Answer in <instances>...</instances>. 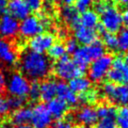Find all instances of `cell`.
<instances>
[{
  "mask_svg": "<svg viewBox=\"0 0 128 128\" xmlns=\"http://www.w3.org/2000/svg\"><path fill=\"white\" fill-rule=\"evenodd\" d=\"M61 15L63 17V19L69 24L70 26L74 29L77 28L81 26L80 24V16L78 15V12L76 10L74 7L72 6H65L61 10Z\"/></svg>",
  "mask_w": 128,
  "mask_h": 128,
  "instance_id": "19",
  "label": "cell"
},
{
  "mask_svg": "<svg viewBox=\"0 0 128 128\" xmlns=\"http://www.w3.org/2000/svg\"><path fill=\"white\" fill-rule=\"evenodd\" d=\"M10 110V108L8 104V99L3 96H0V117L8 115Z\"/></svg>",
  "mask_w": 128,
  "mask_h": 128,
  "instance_id": "34",
  "label": "cell"
},
{
  "mask_svg": "<svg viewBox=\"0 0 128 128\" xmlns=\"http://www.w3.org/2000/svg\"><path fill=\"white\" fill-rule=\"evenodd\" d=\"M8 14L14 17L17 20H24L29 16L30 10L28 8V5L26 4L24 0H10L8 3Z\"/></svg>",
  "mask_w": 128,
  "mask_h": 128,
  "instance_id": "13",
  "label": "cell"
},
{
  "mask_svg": "<svg viewBox=\"0 0 128 128\" xmlns=\"http://www.w3.org/2000/svg\"><path fill=\"white\" fill-rule=\"evenodd\" d=\"M1 65H2V62H0V67H1Z\"/></svg>",
  "mask_w": 128,
  "mask_h": 128,
  "instance_id": "51",
  "label": "cell"
},
{
  "mask_svg": "<svg viewBox=\"0 0 128 128\" xmlns=\"http://www.w3.org/2000/svg\"><path fill=\"white\" fill-rule=\"evenodd\" d=\"M122 15L120 12L116 7L109 4L106 10L101 14V24L106 32L115 34L122 28Z\"/></svg>",
  "mask_w": 128,
  "mask_h": 128,
  "instance_id": "5",
  "label": "cell"
},
{
  "mask_svg": "<svg viewBox=\"0 0 128 128\" xmlns=\"http://www.w3.org/2000/svg\"><path fill=\"white\" fill-rule=\"evenodd\" d=\"M31 127L49 128L53 122V118L49 113L46 104H38L31 108Z\"/></svg>",
  "mask_w": 128,
  "mask_h": 128,
  "instance_id": "8",
  "label": "cell"
},
{
  "mask_svg": "<svg viewBox=\"0 0 128 128\" xmlns=\"http://www.w3.org/2000/svg\"><path fill=\"white\" fill-rule=\"evenodd\" d=\"M56 96V83L52 79L42 81L40 84V99L44 102H50Z\"/></svg>",
  "mask_w": 128,
  "mask_h": 128,
  "instance_id": "18",
  "label": "cell"
},
{
  "mask_svg": "<svg viewBox=\"0 0 128 128\" xmlns=\"http://www.w3.org/2000/svg\"><path fill=\"white\" fill-rule=\"evenodd\" d=\"M6 84H7V80H6L5 74H3V72L0 70V94L5 90Z\"/></svg>",
  "mask_w": 128,
  "mask_h": 128,
  "instance_id": "40",
  "label": "cell"
},
{
  "mask_svg": "<svg viewBox=\"0 0 128 128\" xmlns=\"http://www.w3.org/2000/svg\"><path fill=\"white\" fill-rule=\"evenodd\" d=\"M29 80L20 72H13L8 77L6 88L10 96L26 98L29 90Z\"/></svg>",
  "mask_w": 128,
  "mask_h": 128,
  "instance_id": "6",
  "label": "cell"
},
{
  "mask_svg": "<svg viewBox=\"0 0 128 128\" xmlns=\"http://www.w3.org/2000/svg\"><path fill=\"white\" fill-rule=\"evenodd\" d=\"M97 128H118L115 119H104L100 120L97 124Z\"/></svg>",
  "mask_w": 128,
  "mask_h": 128,
  "instance_id": "35",
  "label": "cell"
},
{
  "mask_svg": "<svg viewBox=\"0 0 128 128\" xmlns=\"http://www.w3.org/2000/svg\"><path fill=\"white\" fill-rule=\"evenodd\" d=\"M117 38L119 42V49L124 52L128 51V28L122 29Z\"/></svg>",
  "mask_w": 128,
  "mask_h": 128,
  "instance_id": "29",
  "label": "cell"
},
{
  "mask_svg": "<svg viewBox=\"0 0 128 128\" xmlns=\"http://www.w3.org/2000/svg\"><path fill=\"white\" fill-rule=\"evenodd\" d=\"M49 56L52 60H60V58H62L64 55H66V51H65V47L64 44H60V42H56L54 44L50 47V49L47 51Z\"/></svg>",
  "mask_w": 128,
  "mask_h": 128,
  "instance_id": "27",
  "label": "cell"
},
{
  "mask_svg": "<svg viewBox=\"0 0 128 128\" xmlns=\"http://www.w3.org/2000/svg\"><path fill=\"white\" fill-rule=\"evenodd\" d=\"M69 88H71V90L74 93H84L88 92V90H90L92 87V81L85 77V76H79L74 79L69 81Z\"/></svg>",
  "mask_w": 128,
  "mask_h": 128,
  "instance_id": "20",
  "label": "cell"
},
{
  "mask_svg": "<svg viewBox=\"0 0 128 128\" xmlns=\"http://www.w3.org/2000/svg\"><path fill=\"white\" fill-rule=\"evenodd\" d=\"M106 49L103 42L99 39L90 45H83L78 47L74 53V62L78 66L80 70L86 72L88 65L93 60L104 56Z\"/></svg>",
  "mask_w": 128,
  "mask_h": 128,
  "instance_id": "2",
  "label": "cell"
},
{
  "mask_svg": "<svg viewBox=\"0 0 128 128\" xmlns=\"http://www.w3.org/2000/svg\"><path fill=\"white\" fill-rule=\"evenodd\" d=\"M98 2H103V1H106V0H97Z\"/></svg>",
  "mask_w": 128,
  "mask_h": 128,
  "instance_id": "49",
  "label": "cell"
},
{
  "mask_svg": "<svg viewBox=\"0 0 128 128\" xmlns=\"http://www.w3.org/2000/svg\"><path fill=\"white\" fill-rule=\"evenodd\" d=\"M55 128H72V125L66 120H60L56 122Z\"/></svg>",
  "mask_w": 128,
  "mask_h": 128,
  "instance_id": "39",
  "label": "cell"
},
{
  "mask_svg": "<svg viewBox=\"0 0 128 128\" xmlns=\"http://www.w3.org/2000/svg\"><path fill=\"white\" fill-rule=\"evenodd\" d=\"M19 32V22L8 13H5L0 18V38L10 39Z\"/></svg>",
  "mask_w": 128,
  "mask_h": 128,
  "instance_id": "11",
  "label": "cell"
},
{
  "mask_svg": "<svg viewBox=\"0 0 128 128\" xmlns=\"http://www.w3.org/2000/svg\"><path fill=\"white\" fill-rule=\"evenodd\" d=\"M56 95L61 100H63L68 106H76L78 104V96L71 90L67 83L60 81L56 83Z\"/></svg>",
  "mask_w": 128,
  "mask_h": 128,
  "instance_id": "15",
  "label": "cell"
},
{
  "mask_svg": "<svg viewBox=\"0 0 128 128\" xmlns=\"http://www.w3.org/2000/svg\"><path fill=\"white\" fill-rule=\"evenodd\" d=\"M99 96L98 92L94 90H88V92L81 93L78 96V102H81L83 104H93L98 100Z\"/></svg>",
  "mask_w": 128,
  "mask_h": 128,
  "instance_id": "28",
  "label": "cell"
},
{
  "mask_svg": "<svg viewBox=\"0 0 128 128\" xmlns=\"http://www.w3.org/2000/svg\"><path fill=\"white\" fill-rule=\"evenodd\" d=\"M95 29H97V31L99 32L100 34H102V35H103L104 32H106V29H104V26H102L101 24H97V26L95 28ZM97 31H96V32H97Z\"/></svg>",
  "mask_w": 128,
  "mask_h": 128,
  "instance_id": "43",
  "label": "cell"
},
{
  "mask_svg": "<svg viewBox=\"0 0 128 128\" xmlns=\"http://www.w3.org/2000/svg\"><path fill=\"white\" fill-rule=\"evenodd\" d=\"M31 120V108H22L14 110L10 118V122L13 125L28 124Z\"/></svg>",
  "mask_w": 128,
  "mask_h": 128,
  "instance_id": "21",
  "label": "cell"
},
{
  "mask_svg": "<svg viewBox=\"0 0 128 128\" xmlns=\"http://www.w3.org/2000/svg\"><path fill=\"white\" fill-rule=\"evenodd\" d=\"M28 96L33 102H36L40 99V84L38 82L34 81L30 84Z\"/></svg>",
  "mask_w": 128,
  "mask_h": 128,
  "instance_id": "30",
  "label": "cell"
},
{
  "mask_svg": "<svg viewBox=\"0 0 128 128\" xmlns=\"http://www.w3.org/2000/svg\"><path fill=\"white\" fill-rule=\"evenodd\" d=\"M122 15V22L128 26V7H126Z\"/></svg>",
  "mask_w": 128,
  "mask_h": 128,
  "instance_id": "42",
  "label": "cell"
},
{
  "mask_svg": "<svg viewBox=\"0 0 128 128\" xmlns=\"http://www.w3.org/2000/svg\"><path fill=\"white\" fill-rule=\"evenodd\" d=\"M12 128H32L28 124H22V125H13Z\"/></svg>",
  "mask_w": 128,
  "mask_h": 128,
  "instance_id": "44",
  "label": "cell"
},
{
  "mask_svg": "<svg viewBox=\"0 0 128 128\" xmlns=\"http://www.w3.org/2000/svg\"><path fill=\"white\" fill-rule=\"evenodd\" d=\"M58 36H60V38H65L66 37V31L65 30H63V29H60V31H58Z\"/></svg>",
  "mask_w": 128,
  "mask_h": 128,
  "instance_id": "45",
  "label": "cell"
},
{
  "mask_svg": "<svg viewBox=\"0 0 128 128\" xmlns=\"http://www.w3.org/2000/svg\"><path fill=\"white\" fill-rule=\"evenodd\" d=\"M103 40H104V46L108 48L110 51H116L119 48L118 38L115 34H112L109 32H104L103 34Z\"/></svg>",
  "mask_w": 128,
  "mask_h": 128,
  "instance_id": "26",
  "label": "cell"
},
{
  "mask_svg": "<svg viewBox=\"0 0 128 128\" xmlns=\"http://www.w3.org/2000/svg\"><path fill=\"white\" fill-rule=\"evenodd\" d=\"M24 2L28 5V8L33 12L40 10L42 6V0H24Z\"/></svg>",
  "mask_w": 128,
  "mask_h": 128,
  "instance_id": "36",
  "label": "cell"
},
{
  "mask_svg": "<svg viewBox=\"0 0 128 128\" xmlns=\"http://www.w3.org/2000/svg\"><path fill=\"white\" fill-rule=\"evenodd\" d=\"M108 6H109V3H108V2H104V1H103V2H97L95 4V6H94V12L99 15V14H102L103 12L106 10V8H108Z\"/></svg>",
  "mask_w": 128,
  "mask_h": 128,
  "instance_id": "38",
  "label": "cell"
},
{
  "mask_svg": "<svg viewBox=\"0 0 128 128\" xmlns=\"http://www.w3.org/2000/svg\"><path fill=\"white\" fill-rule=\"evenodd\" d=\"M55 44V37L50 33H42L31 38L28 42V46L33 52L44 54Z\"/></svg>",
  "mask_w": 128,
  "mask_h": 128,
  "instance_id": "10",
  "label": "cell"
},
{
  "mask_svg": "<svg viewBox=\"0 0 128 128\" xmlns=\"http://www.w3.org/2000/svg\"><path fill=\"white\" fill-rule=\"evenodd\" d=\"M78 128H88V127H86V126H83V125H82V126H80V127H78Z\"/></svg>",
  "mask_w": 128,
  "mask_h": 128,
  "instance_id": "48",
  "label": "cell"
},
{
  "mask_svg": "<svg viewBox=\"0 0 128 128\" xmlns=\"http://www.w3.org/2000/svg\"><path fill=\"white\" fill-rule=\"evenodd\" d=\"M17 60V54L7 40L0 38V62L8 65L14 64Z\"/></svg>",
  "mask_w": 128,
  "mask_h": 128,
  "instance_id": "17",
  "label": "cell"
},
{
  "mask_svg": "<svg viewBox=\"0 0 128 128\" xmlns=\"http://www.w3.org/2000/svg\"><path fill=\"white\" fill-rule=\"evenodd\" d=\"M106 77L113 84H128V66L124 58L120 56L113 58L111 68L108 71Z\"/></svg>",
  "mask_w": 128,
  "mask_h": 128,
  "instance_id": "7",
  "label": "cell"
},
{
  "mask_svg": "<svg viewBox=\"0 0 128 128\" xmlns=\"http://www.w3.org/2000/svg\"><path fill=\"white\" fill-rule=\"evenodd\" d=\"M76 120L83 126H92L98 122L96 110L92 106H83L76 113Z\"/></svg>",
  "mask_w": 128,
  "mask_h": 128,
  "instance_id": "12",
  "label": "cell"
},
{
  "mask_svg": "<svg viewBox=\"0 0 128 128\" xmlns=\"http://www.w3.org/2000/svg\"><path fill=\"white\" fill-rule=\"evenodd\" d=\"M8 101L10 109H13V110H17L19 108H24V104H26V98H22V97L12 96L10 98H8Z\"/></svg>",
  "mask_w": 128,
  "mask_h": 128,
  "instance_id": "31",
  "label": "cell"
},
{
  "mask_svg": "<svg viewBox=\"0 0 128 128\" xmlns=\"http://www.w3.org/2000/svg\"><path fill=\"white\" fill-rule=\"evenodd\" d=\"M114 1H118V2H120V0H114Z\"/></svg>",
  "mask_w": 128,
  "mask_h": 128,
  "instance_id": "50",
  "label": "cell"
},
{
  "mask_svg": "<svg viewBox=\"0 0 128 128\" xmlns=\"http://www.w3.org/2000/svg\"><path fill=\"white\" fill-rule=\"evenodd\" d=\"M115 119L118 128H128V106H124L119 108Z\"/></svg>",
  "mask_w": 128,
  "mask_h": 128,
  "instance_id": "25",
  "label": "cell"
},
{
  "mask_svg": "<svg viewBox=\"0 0 128 128\" xmlns=\"http://www.w3.org/2000/svg\"><path fill=\"white\" fill-rule=\"evenodd\" d=\"M112 61V56L108 54L93 60L88 67V79L92 82H101L111 68Z\"/></svg>",
  "mask_w": 128,
  "mask_h": 128,
  "instance_id": "4",
  "label": "cell"
},
{
  "mask_svg": "<svg viewBox=\"0 0 128 128\" xmlns=\"http://www.w3.org/2000/svg\"><path fill=\"white\" fill-rule=\"evenodd\" d=\"M116 87V85L111 83V82H106L104 85H103V88H102V90L104 92V94L108 99L111 97L112 93L114 92V88Z\"/></svg>",
  "mask_w": 128,
  "mask_h": 128,
  "instance_id": "37",
  "label": "cell"
},
{
  "mask_svg": "<svg viewBox=\"0 0 128 128\" xmlns=\"http://www.w3.org/2000/svg\"><path fill=\"white\" fill-rule=\"evenodd\" d=\"M80 24L82 26L95 29L97 24H99V15L92 10H88L82 12L80 16Z\"/></svg>",
  "mask_w": 128,
  "mask_h": 128,
  "instance_id": "23",
  "label": "cell"
},
{
  "mask_svg": "<svg viewBox=\"0 0 128 128\" xmlns=\"http://www.w3.org/2000/svg\"><path fill=\"white\" fill-rule=\"evenodd\" d=\"M96 114L98 119L104 120V119H115L116 117V108L109 104H100L95 109Z\"/></svg>",
  "mask_w": 128,
  "mask_h": 128,
  "instance_id": "24",
  "label": "cell"
},
{
  "mask_svg": "<svg viewBox=\"0 0 128 128\" xmlns=\"http://www.w3.org/2000/svg\"><path fill=\"white\" fill-rule=\"evenodd\" d=\"M74 39L83 45H90L98 40V34L95 29L80 26L74 29Z\"/></svg>",
  "mask_w": 128,
  "mask_h": 128,
  "instance_id": "14",
  "label": "cell"
},
{
  "mask_svg": "<svg viewBox=\"0 0 128 128\" xmlns=\"http://www.w3.org/2000/svg\"><path fill=\"white\" fill-rule=\"evenodd\" d=\"M46 106L52 118L56 120H61L68 113L69 106L60 98H55L52 101L48 102Z\"/></svg>",
  "mask_w": 128,
  "mask_h": 128,
  "instance_id": "16",
  "label": "cell"
},
{
  "mask_svg": "<svg viewBox=\"0 0 128 128\" xmlns=\"http://www.w3.org/2000/svg\"><path fill=\"white\" fill-rule=\"evenodd\" d=\"M65 51L69 54H74L78 48V42L74 38H70L66 40V44L64 45Z\"/></svg>",
  "mask_w": 128,
  "mask_h": 128,
  "instance_id": "33",
  "label": "cell"
},
{
  "mask_svg": "<svg viewBox=\"0 0 128 128\" xmlns=\"http://www.w3.org/2000/svg\"><path fill=\"white\" fill-rule=\"evenodd\" d=\"M8 0H0V13L5 14L8 12Z\"/></svg>",
  "mask_w": 128,
  "mask_h": 128,
  "instance_id": "41",
  "label": "cell"
},
{
  "mask_svg": "<svg viewBox=\"0 0 128 128\" xmlns=\"http://www.w3.org/2000/svg\"><path fill=\"white\" fill-rule=\"evenodd\" d=\"M54 72L61 81H70L85 74V72L78 68V66L72 58H70L68 55H64L58 60L54 66Z\"/></svg>",
  "mask_w": 128,
  "mask_h": 128,
  "instance_id": "3",
  "label": "cell"
},
{
  "mask_svg": "<svg viewBox=\"0 0 128 128\" xmlns=\"http://www.w3.org/2000/svg\"><path fill=\"white\" fill-rule=\"evenodd\" d=\"M63 3H65V4L67 5V6H70L71 4H72L74 2V0H61Z\"/></svg>",
  "mask_w": 128,
  "mask_h": 128,
  "instance_id": "46",
  "label": "cell"
},
{
  "mask_svg": "<svg viewBox=\"0 0 128 128\" xmlns=\"http://www.w3.org/2000/svg\"><path fill=\"white\" fill-rule=\"evenodd\" d=\"M109 100L119 104H128V84L118 85L114 88Z\"/></svg>",
  "mask_w": 128,
  "mask_h": 128,
  "instance_id": "22",
  "label": "cell"
},
{
  "mask_svg": "<svg viewBox=\"0 0 128 128\" xmlns=\"http://www.w3.org/2000/svg\"><path fill=\"white\" fill-rule=\"evenodd\" d=\"M124 62H125V64L128 66V53L124 56Z\"/></svg>",
  "mask_w": 128,
  "mask_h": 128,
  "instance_id": "47",
  "label": "cell"
},
{
  "mask_svg": "<svg viewBox=\"0 0 128 128\" xmlns=\"http://www.w3.org/2000/svg\"><path fill=\"white\" fill-rule=\"evenodd\" d=\"M92 5V0H74V8L77 12H86Z\"/></svg>",
  "mask_w": 128,
  "mask_h": 128,
  "instance_id": "32",
  "label": "cell"
},
{
  "mask_svg": "<svg viewBox=\"0 0 128 128\" xmlns=\"http://www.w3.org/2000/svg\"><path fill=\"white\" fill-rule=\"evenodd\" d=\"M19 67L22 74L28 79L34 81L44 79L49 74L51 70L50 60L44 54L24 51L21 56Z\"/></svg>",
  "mask_w": 128,
  "mask_h": 128,
  "instance_id": "1",
  "label": "cell"
},
{
  "mask_svg": "<svg viewBox=\"0 0 128 128\" xmlns=\"http://www.w3.org/2000/svg\"><path fill=\"white\" fill-rule=\"evenodd\" d=\"M44 28L37 16L29 15L19 24V31L24 38H33L42 34Z\"/></svg>",
  "mask_w": 128,
  "mask_h": 128,
  "instance_id": "9",
  "label": "cell"
}]
</instances>
